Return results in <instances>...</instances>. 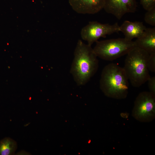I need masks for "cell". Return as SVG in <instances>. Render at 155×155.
Returning <instances> with one entry per match:
<instances>
[{"mask_svg":"<svg viewBox=\"0 0 155 155\" xmlns=\"http://www.w3.org/2000/svg\"><path fill=\"white\" fill-rule=\"evenodd\" d=\"M70 73L78 86L85 85L97 72L98 61L91 46L78 40Z\"/></svg>","mask_w":155,"mask_h":155,"instance_id":"obj_1","label":"cell"},{"mask_svg":"<svg viewBox=\"0 0 155 155\" xmlns=\"http://www.w3.org/2000/svg\"><path fill=\"white\" fill-rule=\"evenodd\" d=\"M128 80L123 67L116 63H111L105 66L102 70L100 88L108 97L118 99H124L128 93Z\"/></svg>","mask_w":155,"mask_h":155,"instance_id":"obj_2","label":"cell"},{"mask_svg":"<svg viewBox=\"0 0 155 155\" xmlns=\"http://www.w3.org/2000/svg\"><path fill=\"white\" fill-rule=\"evenodd\" d=\"M150 54L135 46L127 54L123 67L129 80L135 87H139L150 77L147 62Z\"/></svg>","mask_w":155,"mask_h":155,"instance_id":"obj_3","label":"cell"},{"mask_svg":"<svg viewBox=\"0 0 155 155\" xmlns=\"http://www.w3.org/2000/svg\"><path fill=\"white\" fill-rule=\"evenodd\" d=\"M135 46L134 41L124 38L98 41L93 49L97 57L112 61L127 55Z\"/></svg>","mask_w":155,"mask_h":155,"instance_id":"obj_4","label":"cell"},{"mask_svg":"<svg viewBox=\"0 0 155 155\" xmlns=\"http://www.w3.org/2000/svg\"><path fill=\"white\" fill-rule=\"evenodd\" d=\"M120 31V26L117 22L110 24H101L97 21H91L82 29L81 35L82 38L86 41L88 44L91 46L100 38H105L106 35Z\"/></svg>","mask_w":155,"mask_h":155,"instance_id":"obj_5","label":"cell"},{"mask_svg":"<svg viewBox=\"0 0 155 155\" xmlns=\"http://www.w3.org/2000/svg\"><path fill=\"white\" fill-rule=\"evenodd\" d=\"M133 115L137 119L147 121L154 118L155 113V95L148 92L140 93L137 97Z\"/></svg>","mask_w":155,"mask_h":155,"instance_id":"obj_6","label":"cell"},{"mask_svg":"<svg viewBox=\"0 0 155 155\" xmlns=\"http://www.w3.org/2000/svg\"><path fill=\"white\" fill-rule=\"evenodd\" d=\"M137 6L136 0H106L103 9L120 20L125 14L135 12Z\"/></svg>","mask_w":155,"mask_h":155,"instance_id":"obj_7","label":"cell"},{"mask_svg":"<svg viewBox=\"0 0 155 155\" xmlns=\"http://www.w3.org/2000/svg\"><path fill=\"white\" fill-rule=\"evenodd\" d=\"M106 0H69L72 9L77 13L94 14L103 9Z\"/></svg>","mask_w":155,"mask_h":155,"instance_id":"obj_8","label":"cell"},{"mask_svg":"<svg viewBox=\"0 0 155 155\" xmlns=\"http://www.w3.org/2000/svg\"><path fill=\"white\" fill-rule=\"evenodd\" d=\"M135 46L149 54L155 53V28H148L134 41Z\"/></svg>","mask_w":155,"mask_h":155,"instance_id":"obj_9","label":"cell"},{"mask_svg":"<svg viewBox=\"0 0 155 155\" xmlns=\"http://www.w3.org/2000/svg\"><path fill=\"white\" fill-rule=\"evenodd\" d=\"M120 31L125 36L124 38L127 40L131 41L140 36L146 28L142 22L125 20L120 26Z\"/></svg>","mask_w":155,"mask_h":155,"instance_id":"obj_10","label":"cell"},{"mask_svg":"<svg viewBox=\"0 0 155 155\" xmlns=\"http://www.w3.org/2000/svg\"><path fill=\"white\" fill-rule=\"evenodd\" d=\"M17 148L16 141L9 137H5L0 141V155H13Z\"/></svg>","mask_w":155,"mask_h":155,"instance_id":"obj_11","label":"cell"},{"mask_svg":"<svg viewBox=\"0 0 155 155\" xmlns=\"http://www.w3.org/2000/svg\"><path fill=\"white\" fill-rule=\"evenodd\" d=\"M144 20L148 24L155 26V7L147 11L145 13Z\"/></svg>","mask_w":155,"mask_h":155,"instance_id":"obj_12","label":"cell"},{"mask_svg":"<svg viewBox=\"0 0 155 155\" xmlns=\"http://www.w3.org/2000/svg\"><path fill=\"white\" fill-rule=\"evenodd\" d=\"M144 9L147 11L155 7V0H140Z\"/></svg>","mask_w":155,"mask_h":155,"instance_id":"obj_13","label":"cell"},{"mask_svg":"<svg viewBox=\"0 0 155 155\" xmlns=\"http://www.w3.org/2000/svg\"><path fill=\"white\" fill-rule=\"evenodd\" d=\"M148 67L149 71L155 72V53L150 55L147 62Z\"/></svg>","mask_w":155,"mask_h":155,"instance_id":"obj_14","label":"cell"},{"mask_svg":"<svg viewBox=\"0 0 155 155\" xmlns=\"http://www.w3.org/2000/svg\"><path fill=\"white\" fill-rule=\"evenodd\" d=\"M147 81L150 92L155 95V77H150Z\"/></svg>","mask_w":155,"mask_h":155,"instance_id":"obj_15","label":"cell"}]
</instances>
